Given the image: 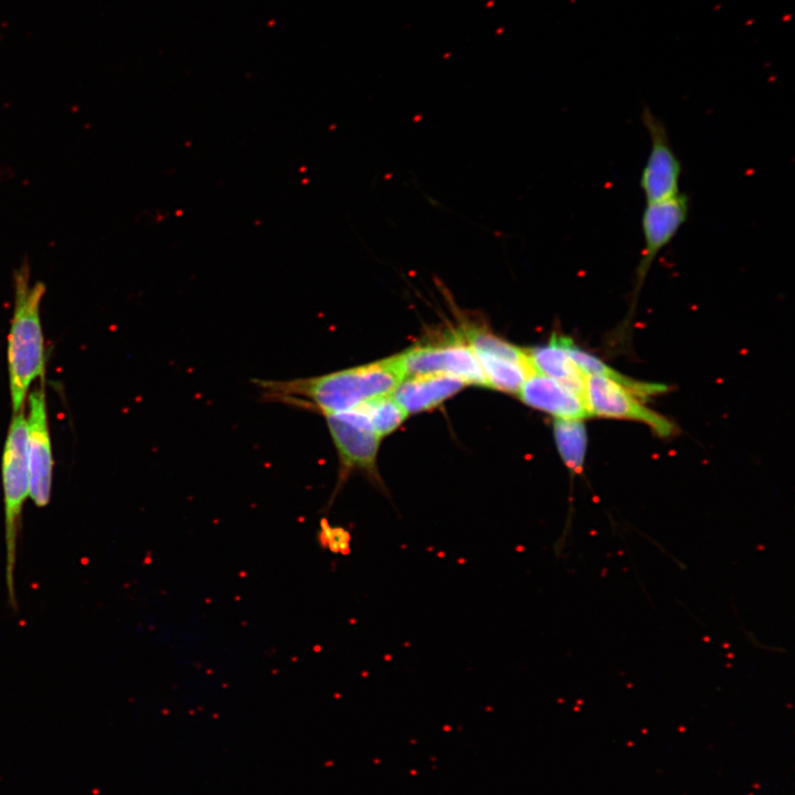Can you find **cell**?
I'll return each instance as SVG.
<instances>
[{
	"label": "cell",
	"mask_w": 795,
	"mask_h": 795,
	"mask_svg": "<svg viewBox=\"0 0 795 795\" xmlns=\"http://www.w3.org/2000/svg\"><path fill=\"white\" fill-rule=\"evenodd\" d=\"M640 118L649 138V151L640 173L639 187L645 203L651 204L681 193V162L661 119L647 106L643 107Z\"/></svg>",
	"instance_id": "cell-5"
},
{
	"label": "cell",
	"mask_w": 795,
	"mask_h": 795,
	"mask_svg": "<svg viewBox=\"0 0 795 795\" xmlns=\"http://www.w3.org/2000/svg\"><path fill=\"white\" fill-rule=\"evenodd\" d=\"M25 447L30 498L39 508L49 505L52 492L53 455L43 379L26 398Z\"/></svg>",
	"instance_id": "cell-6"
},
{
	"label": "cell",
	"mask_w": 795,
	"mask_h": 795,
	"mask_svg": "<svg viewBox=\"0 0 795 795\" xmlns=\"http://www.w3.org/2000/svg\"><path fill=\"white\" fill-rule=\"evenodd\" d=\"M474 351V350H473ZM488 382V386L518 393L524 380L537 371L506 359L474 351Z\"/></svg>",
	"instance_id": "cell-14"
},
{
	"label": "cell",
	"mask_w": 795,
	"mask_h": 795,
	"mask_svg": "<svg viewBox=\"0 0 795 795\" xmlns=\"http://www.w3.org/2000/svg\"><path fill=\"white\" fill-rule=\"evenodd\" d=\"M324 416L338 452L343 475L356 468L372 469L380 436L374 432L368 416L359 410Z\"/></svg>",
	"instance_id": "cell-9"
},
{
	"label": "cell",
	"mask_w": 795,
	"mask_h": 795,
	"mask_svg": "<svg viewBox=\"0 0 795 795\" xmlns=\"http://www.w3.org/2000/svg\"><path fill=\"white\" fill-rule=\"evenodd\" d=\"M554 437L558 451L573 473H581L584 465L587 436L582 420H562L554 422Z\"/></svg>",
	"instance_id": "cell-15"
},
{
	"label": "cell",
	"mask_w": 795,
	"mask_h": 795,
	"mask_svg": "<svg viewBox=\"0 0 795 795\" xmlns=\"http://www.w3.org/2000/svg\"><path fill=\"white\" fill-rule=\"evenodd\" d=\"M464 385L465 382L454 375H416L403 379L391 395L409 414L436 406Z\"/></svg>",
	"instance_id": "cell-12"
},
{
	"label": "cell",
	"mask_w": 795,
	"mask_h": 795,
	"mask_svg": "<svg viewBox=\"0 0 795 795\" xmlns=\"http://www.w3.org/2000/svg\"><path fill=\"white\" fill-rule=\"evenodd\" d=\"M569 339L553 336L549 343L529 349L527 353L538 373L558 381L585 401L586 375L569 354Z\"/></svg>",
	"instance_id": "cell-11"
},
{
	"label": "cell",
	"mask_w": 795,
	"mask_h": 795,
	"mask_svg": "<svg viewBox=\"0 0 795 795\" xmlns=\"http://www.w3.org/2000/svg\"><path fill=\"white\" fill-rule=\"evenodd\" d=\"M521 400L536 409L562 420H583L589 416L585 401L558 381L533 373L519 390Z\"/></svg>",
	"instance_id": "cell-10"
},
{
	"label": "cell",
	"mask_w": 795,
	"mask_h": 795,
	"mask_svg": "<svg viewBox=\"0 0 795 795\" xmlns=\"http://www.w3.org/2000/svg\"><path fill=\"white\" fill-rule=\"evenodd\" d=\"M4 507L6 585L9 604L17 610L14 587L18 539L22 509L30 496V476L25 447V407L12 413L2 454Z\"/></svg>",
	"instance_id": "cell-3"
},
{
	"label": "cell",
	"mask_w": 795,
	"mask_h": 795,
	"mask_svg": "<svg viewBox=\"0 0 795 795\" xmlns=\"http://www.w3.org/2000/svg\"><path fill=\"white\" fill-rule=\"evenodd\" d=\"M402 380L390 358L316 377L255 383L266 400L326 415L352 411L367 400L391 394Z\"/></svg>",
	"instance_id": "cell-1"
},
{
	"label": "cell",
	"mask_w": 795,
	"mask_h": 795,
	"mask_svg": "<svg viewBox=\"0 0 795 795\" xmlns=\"http://www.w3.org/2000/svg\"><path fill=\"white\" fill-rule=\"evenodd\" d=\"M585 403L590 415L637 421L648 425L661 437L674 433V424L665 416L645 406L639 398L600 375H586Z\"/></svg>",
	"instance_id": "cell-7"
},
{
	"label": "cell",
	"mask_w": 795,
	"mask_h": 795,
	"mask_svg": "<svg viewBox=\"0 0 795 795\" xmlns=\"http://www.w3.org/2000/svg\"><path fill=\"white\" fill-rule=\"evenodd\" d=\"M402 379L426 375L448 374L473 383L488 386L485 373L473 351L462 336H453L439 344L415 346L405 352L392 357Z\"/></svg>",
	"instance_id": "cell-4"
},
{
	"label": "cell",
	"mask_w": 795,
	"mask_h": 795,
	"mask_svg": "<svg viewBox=\"0 0 795 795\" xmlns=\"http://www.w3.org/2000/svg\"><path fill=\"white\" fill-rule=\"evenodd\" d=\"M14 303L8 333V373L12 413L25 407L31 384L43 379L45 346L41 324L43 282H31L25 259L13 273Z\"/></svg>",
	"instance_id": "cell-2"
},
{
	"label": "cell",
	"mask_w": 795,
	"mask_h": 795,
	"mask_svg": "<svg viewBox=\"0 0 795 795\" xmlns=\"http://www.w3.org/2000/svg\"><path fill=\"white\" fill-rule=\"evenodd\" d=\"M689 200L683 193L651 204L642 214L643 251L636 267V287L642 286L658 254L674 240L686 223Z\"/></svg>",
	"instance_id": "cell-8"
},
{
	"label": "cell",
	"mask_w": 795,
	"mask_h": 795,
	"mask_svg": "<svg viewBox=\"0 0 795 795\" xmlns=\"http://www.w3.org/2000/svg\"><path fill=\"white\" fill-rule=\"evenodd\" d=\"M462 338L466 343L477 352L487 353L501 359H506L522 365L533 368L527 350H522L516 346H512L505 340L488 333L487 331L478 328H470L465 330ZM534 369V368H533Z\"/></svg>",
	"instance_id": "cell-17"
},
{
	"label": "cell",
	"mask_w": 795,
	"mask_h": 795,
	"mask_svg": "<svg viewBox=\"0 0 795 795\" xmlns=\"http://www.w3.org/2000/svg\"><path fill=\"white\" fill-rule=\"evenodd\" d=\"M568 350L572 360L585 375H600L611 379L640 399L667 391V386L661 383L634 380L619 373L595 356L576 347L571 339L568 342Z\"/></svg>",
	"instance_id": "cell-13"
},
{
	"label": "cell",
	"mask_w": 795,
	"mask_h": 795,
	"mask_svg": "<svg viewBox=\"0 0 795 795\" xmlns=\"http://www.w3.org/2000/svg\"><path fill=\"white\" fill-rule=\"evenodd\" d=\"M319 540L324 542L330 551L344 553L349 548L350 536L344 529L332 528L328 522H322Z\"/></svg>",
	"instance_id": "cell-18"
},
{
	"label": "cell",
	"mask_w": 795,
	"mask_h": 795,
	"mask_svg": "<svg viewBox=\"0 0 795 795\" xmlns=\"http://www.w3.org/2000/svg\"><path fill=\"white\" fill-rule=\"evenodd\" d=\"M364 413L374 432L381 437L394 431L407 416L391 394L367 400L357 409Z\"/></svg>",
	"instance_id": "cell-16"
}]
</instances>
